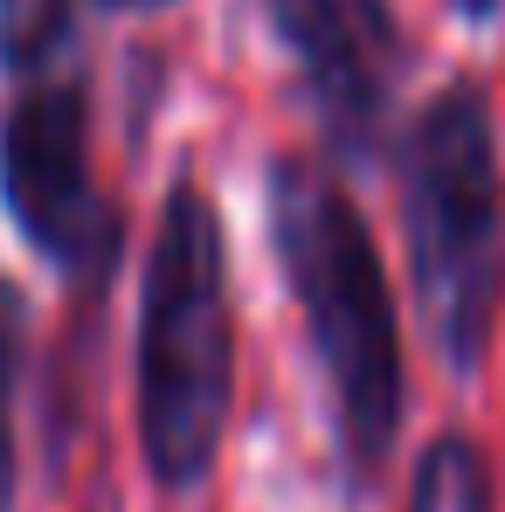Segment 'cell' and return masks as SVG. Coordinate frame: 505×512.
Returning a JSON list of instances; mask_svg holds the SVG:
<instances>
[{
    "mask_svg": "<svg viewBox=\"0 0 505 512\" xmlns=\"http://www.w3.org/2000/svg\"><path fill=\"white\" fill-rule=\"evenodd\" d=\"M263 229L284 270V291L305 319L312 367L326 381L339 464L353 471V485H374L409 416V360H402V319H395L381 243L353 187L319 160H270Z\"/></svg>",
    "mask_w": 505,
    "mask_h": 512,
    "instance_id": "cell-1",
    "label": "cell"
},
{
    "mask_svg": "<svg viewBox=\"0 0 505 512\" xmlns=\"http://www.w3.org/2000/svg\"><path fill=\"white\" fill-rule=\"evenodd\" d=\"M395 208L422 333L457 381H471L505 305V173L485 84L450 77L409 111L395 139Z\"/></svg>",
    "mask_w": 505,
    "mask_h": 512,
    "instance_id": "cell-2",
    "label": "cell"
},
{
    "mask_svg": "<svg viewBox=\"0 0 505 512\" xmlns=\"http://www.w3.org/2000/svg\"><path fill=\"white\" fill-rule=\"evenodd\" d=\"M236 409V298L229 243L201 180H173L153 222L139 277V340H132V416L139 457L160 492H194L229 436Z\"/></svg>",
    "mask_w": 505,
    "mask_h": 512,
    "instance_id": "cell-3",
    "label": "cell"
},
{
    "mask_svg": "<svg viewBox=\"0 0 505 512\" xmlns=\"http://www.w3.org/2000/svg\"><path fill=\"white\" fill-rule=\"evenodd\" d=\"M0 208L63 284H77V291L111 284L125 222H118L111 194L97 187L90 84L77 63L21 77V90L0 104Z\"/></svg>",
    "mask_w": 505,
    "mask_h": 512,
    "instance_id": "cell-4",
    "label": "cell"
},
{
    "mask_svg": "<svg viewBox=\"0 0 505 512\" xmlns=\"http://www.w3.org/2000/svg\"><path fill=\"white\" fill-rule=\"evenodd\" d=\"M298 90L346 173L381 153L395 90L409 77V35L388 0H263Z\"/></svg>",
    "mask_w": 505,
    "mask_h": 512,
    "instance_id": "cell-5",
    "label": "cell"
},
{
    "mask_svg": "<svg viewBox=\"0 0 505 512\" xmlns=\"http://www.w3.org/2000/svg\"><path fill=\"white\" fill-rule=\"evenodd\" d=\"M402 512H492V464L464 429L429 436V450L409 471V506Z\"/></svg>",
    "mask_w": 505,
    "mask_h": 512,
    "instance_id": "cell-6",
    "label": "cell"
},
{
    "mask_svg": "<svg viewBox=\"0 0 505 512\" xmlns=\"http://www.w3.org/2000/svg\"><path fill=\"white\" fill-rule=\"evenodd\" d=\"M77 63V0H0V77H42Z\"/></svg>",
    "mask_w": 505,
    "mask_h": 512,
    "instance_id": "cell-7",
    "label": "cell"
},
{
    "mask_svg": "<svg viewBox=\"0 0 505 512\" xmlns=\"http://www.w3.org/2000/svg\"><path fill=\"white\" fill-rule=\"evenodd\" d=\"M21 367H28V291L0 277V512H14V485H21V436H14Z\"/></svg>",
    "mask_w": 505,
    "mask_h": 512,
    "instance_id": "cell-8",
    "label": "cell"
},
{
    "mask_svg": "<svg viewBox=\"0 0 505 512\" xmlns=\"http://www.w3.org/2000/svg\"><path fill=\"white\" fill-rule=\"evenodd\" d=\"M443 7H450V14H457V21H478V28H485V21H492V14H499L505 0H443Z\"/></svg>",
    "mask_w": 505,
    "mask_h": 512,
    "instance_id": "cell-9",
    "label": "cell"
},
{
    "mask_svg": "<svg viewBox=\"0 0 505 512\" xmlns=\"http://www.w3.org/2000/svg\"><path fill=\"white\" fill-rule=\"evenodd\" d=\"M111 14H160V7H180V0H104Z\"/></svg>",
    "mask_w": 505,
    "mask_h": 512,
    "instance_id": "cell-10",
    "label": "cell"
}]
</instances>
